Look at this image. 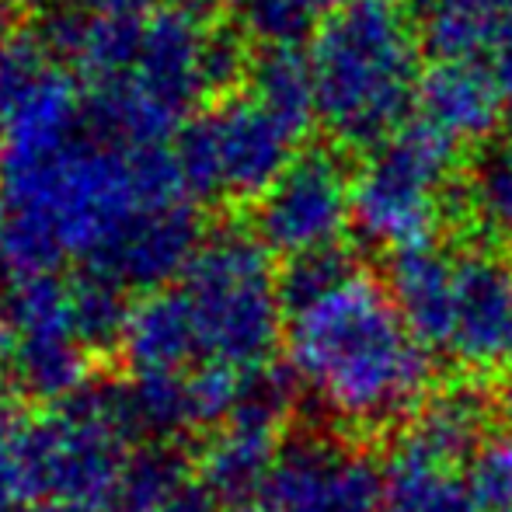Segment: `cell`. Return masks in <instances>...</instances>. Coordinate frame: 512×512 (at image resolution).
<instances>
[{
  "label": "cell",
  "instance_id": "ffe728a7",
  "mask_svg": "<svg viewBox=\"0 0 512 512\" xmlns=\"http://www.w3.org/2000/svg\"><path fill=\"white\" fill-rule=\"evenodd\" d=\"M422 46L439 60L481 63L512 18V0H418Z\"/></svg>",
  "mask_w": 512,
  "mask_h": 512
},
{
  "label": "cell",
  "instance_id": "30bf717a",
  "mask_svg": "<svg viewBox=\"0 0 512 512\" xmlns=\"http://www.w3.org/2000/svg\"><path fill=\"white\" fill-rule=\"evenodd\" d=\"M84 119L77 81L35 39L0 53V140L4 157H35L70 143Z\"/></svg>",
  "mask_w": 512,
  "mask_h": 512
},
{
  "label": "cell",
  "instance_id": "4dcf8cb0",
  "mask_svg": "<svg viewBox=\"0 0 512 512\" xmlns=\"http://www.w3.org/2000/svg\"><path fill=\"white\" fill-rule=\"evenodd\" d=\"M91 14H105V18H129L140 21L143 14H157L161 0H84Z\"/></svg>",
  "mask_w": 512,
  "mask_h": 512
},
{
  "label": "cell",
  "instance_id": "52a82bcc",
  "mask_svg": "<svg viewBox=\"0 0 512 512\" xmlns=\"http://www.w3.org/2000/svg\"><path fill=\"white\" fill-rule=\"evenodd\" d=\"M136 436L122 387H98L35 418L28 439L32 502H53L56 509L115 502Z\"/></svg>",
  "mask_w": 512,
  "mask_h": 512
},
{
  "label": "cell",
  "instance_id": "ba28073f",
  "mask_svg": "<svg viewBox=\"0 0 512 512\" xmlns=\"http://www.w3.org/2000/svg\"><path fill=\"white\" fill-rule=\"evenodd\" d=\"M297 140L276 115L244 95L185 122L171 150L192 199L258 203L293 164Z\"/></svg>",
  "mask_w": 512,
  "mask_h": 512
},
{
  "label": "cell",
  "instance_id": "3957f363",
  "mask_svg": "<svg viewBox=\"0 0 512 512\" xmlns=\"http://www.w3.org/2000/svg\"><path fill=\"white\" fill-rule=\"evenodd\" d=\"M422 32L405 0H349L310 42L317 119L345 147H380L418 102Z\"/></svg>",
  "mask_w": 512,
  "mask_h": 512
},
{
  "label": "cell",
  "instance_id": "f35d334b",
  "mask_svg": "<svg viewBox=\"0 0 512 512\" xmlns=\"http://www.w3.org/2000/svg\"><path fill=\"white\" fill-rule=\"evenodd\" d=\"M234 512H265L262 506H258V509H251V506H241V509H234Z\"/></svg>",
  "mask_w": 512,
  "mask_h": 512
},
{
  "label": "cell",
  "instance_id": "9c48e42d",
  "mask_svg": "<svg viewBox=\"0 0 512 512\" xmlns=\"http://www.w3.org/2000/svg\"><path fill=\"white\" fill-rule=\"evenodd\" d=\"M349 223L352 175L328 150L293 157L286 175L255 206V237L286 262L342 244Z\"/></svg>",
  "mask_w": 512,
  "mask_h": 512
},
{
  "label": "cell",
  "instance_id": "83f0119b",
  "mask_svg": "<svg viewBox=\"0 0 512 512\" xmlns=\"http://www.w3.org/2000/svg\"><path fill=\"white\" fill-rule=\"evenodd\" d=\"M32 422L35 418L18 401L0 394V512L32 502V478H28Z\"/></svg>",
  "mask_w": 512,
  "mask_h": 512
},
{
  "label": "cell",
  "instance_id": "f1b7e54d",
  "mask_svg": "<svg viewBox=\"0 0 512 512\" xmlns=\"http://www.w3.org/2000/svg\"><path fill=\"white\" fill-rule=\"evenodd\" d=\"M464 478L481 512L512 509V436H488L467 460Z\"/></svg>",
  "mask_w": 512,
  "mask_h": 512
},
{
  "label": "cell",
  "instance_id": "7402d4cb",
  "mask_svg": "<svg viewBox=\"0 0 512 512\" xmlns=\"http://www.w3.org/2000/svg\"><path fill=\"white\" fill-rule=\"evenodd\" d=\"M251 91L265 112H272L290 133L304 136L317 119V88L310 53L300 46H265L248 70Z\"/></svg>",
  "mask_w": 512,
  "mask_h": 512
},
{
  "label": "cell",
  "instance_id": "d4e9b609",
  "mask_svg": "<svg viewBox=\"0 0 512 512\" xmlns=\"http://www.w3.org/2000/svg\"><path fill=\"white\" fill-rule=\"evenodd\" d=\"M349 0H244V28L265 46H297Z\"/></svg>",
  "mask_w": 512,
  "mask_h": 512
},
{
  "label": "cell",
  "instance_id": "4316f807",
  "mask_svg": "<svg viewBox=\"0 0 512 512\" xmlns=\"http://www.w3.org/2000/svg\"><path fill=\"white\" fill-rule=\"evenodd\" d=\"M74 283V310H77V328H81L84 342L91 349L102 345H119L122 328L133 304H126V290L115 286L112 279L98 276V272H81Z\"/></svg>",
  "mask_w": 512,
  "mask_h": 512
},
{
  "label": "cell",
  "instance_id": "ac0fdd59",
  "mask_svg": "<svg viewBox=\"0 0 512 512\" xmlns=\"http://www.w3.org/2000/svg\"><path fill=\"white\" fill-rule=\"evenodd\" d=\"M112 506L119 512H216L220 502L189 460L168 446H150L129 453Z\"/></svg>",
  "mask_w": 512,
  "mask_h": 512
},
{
  "label": "cell",
  "instance_id": "2e32d148",
  "mask_svg": "<svg viewBox=\"0 0 512 512\" xmlns=\"http://www.w3.org/2000/svg\"><path fill=\"white\" fill-rule=\"evenodd\" d=\"M453 283H457V258L439 251L436 244H422L391 258L387 293L425 349L429 345L450 349Z\"/></svg>",
  "mask_w": 512,
  "mask_h": 512
},
{
  "label": "cell",
  "instance_id": "9a60e30c",
  "mask_svg": "<svg viewBox=\"0 0 512 512\" xmlns=\"http://www.w3.org/2000/svg\"><path fill=\"white\" fill-rule=\"evenodd\" d=\"M415 105L422 112V122L450 136L453 143L485 140L506 115L488 70L467 60L432 63L422 74Z\"/></svg>",
  "mask_w": 512,
  "mask_h": 512
},
{
  "label": "cell",
  "instance_id": "74e56055",
  "mask_svg": "<svg viewBox=\"0 0 512 512\" xmlns=\"http://www.w3.org/2000/svg\"><path fill=\"white\" fill-rule=\"evenodd\" d=\"M506 408H509V415H512V384L506 387Z\"/></svg>",
  "mask_w": 512,
  "mask_h": 512
},
{
  "label": "cell",
  "instance_id": "277c9868",
  "mask_svg": "<svg viewBox=\"0 0 512 512\" xmlns=\"http://www.w3.org/2000/svg\"><path fill=\"white\" fill-rule=\"evenodd\" d=\"M248 70L241 39L192 11H157L140 28L133 70L91 88L84 122L91 136L115 147H168L192 108Z\"/></svg>",
  "mask_w": 512,
  "mask_h": 512
},
{
  "label": "cell",
  "instance_id": "484cf974",
  "mask_svg": "<svg viewBox=\"0 0 512 512\" xmlns=\"http://www.w3.org/2000/svg\"><path fill=\"white\" fill-rule=\"evenodd\" d=\"M363 276L359 272V262L345 244H335V248H321V251H307L300 258H290L279 276V286H283V304L286 310H300L314 300L335 293L338 286H345L349 279Z\"/></svg>",
  "mask_w": 512,
  "mask_h": 512
},
{
  "label": "cell",
  "instance_id": "8992f818",
  "mask_svg": "<svg viewBox=\"0 0 512 512\" xmlns=\"http://www.w3.org/2000/svg\"><path fill=\"white\" fill-rule=\"evenodd\" d=\"M457 147L429 122H405L370 150L352 175V227L373 248L394 255L432 244L446 216Z\"/></svg>",
  "mask_w": 512,
  "mask_h": 512
},
{
  "label": "cell",
  "instance_id": "7c38bea8",
  "mask_svg": "<svg viewBox=\"0 0 512 512\" xmlns=\"http://www.w3.org/2000/svg\"><path fill=\"white\" fill-rule=\"evenodd\" d=\"M265 512H384V471L349 443L300 436L283 446L269 485Z\"/></svg>",
  "mask_w": 512,
  "mask_h": 512
},
{
  "label": "cell",
  "instance_id": "4fadbf2b",
  "mask_svg": "<svg viewBox=\"0 0 512 512\" xmlns=\"http://www.w3.org/2000/svg\"><path fill=\"white\" fill-rule=\"evenodd\" d=\"M450 352L474 373L512 366V262L492 248L457 258Z\"/></svg>",
  "mask_w": 512,
  "mask_h": 512
},
{
  "label": "cell",
  "instance_id": "5bb4252c",
  "mask_svg": "<svg viewBox=\"0 0 512 512\" xmlns=\"http://www.w3.org/2000/svg\"><path fill=\"white\" fill-rule=\"evenodd\" d=\"M203 223L192 203H171L136 216L119 241L88 272L112 279L122 290L157 293L189 272L192 258L203 248Z\"/></svg>",
  "mask_w": 512,
  "mask_h": 512
},
{
  "label": "cell",
  "instance_id": "6da1fadb",
  "mask_svg": "<svg viewBox=\"0 0 512 512\" xmlns=\"http://www.w3.org/2000/svg\"><path fill=\"white\" fill-rule=\"evenodd\" d=\"M192 203L171 147L126 150L74 136L35 157L0 164V262L18 276L56 272L63 258L88 269L147 209Z\"/></svg>",
  "mask_w": 512,
  "mask_h": 512
},
{
  "label": "cell",
  "instance_id": "603a6c76",
  "mask_svg": "<svg viewBox=\"0 0 512 512\" xmlns=\"http://www.w3.org/2000/svg\"><path fill=\"white\" fill-rule=\"evenodd\" d=\"M126 405L133 415L136 432L150 436H178V432L199 429L196 408H192L189 370L185 373H157V377H133L122 384Z\"/></svg>",
  "mask_w": 512,
  "mask_h": 512
},
{
  "label": "cell",
  "instance_id": "ab89813d",
  "mask_svg": "<svg viewBox=\"0 0 512 512\" xmlns=\"http://www.w3.org/2000/svg\"><path fill=\"white\" fill-rule=\"evenodd\" d=\"M0 164H4V140H0Z\"/></svg>",
  "mask_w": 512,
  "mask_h": 512
},
{
  "label": "cell",
  "instance_id": "e0dca14e",
  "mask_svg": "<svg viewBox=\"0 0 512 512\" xmlns=\"http://www.w3.org/2000/svg\"><path fill=\"white\" fill-rule=\"evenodd\" d=\"M119 349L133 377L192 370L199 359V342L182 293L157 290L136 300L122 328Z\"/></svg>",
  "mask_w": 512,
  "mask_h": 512
},
{
  "label": "cell",
  "instance_id": "7a4b0ae2",
  "mask_svg": "<svg viewBox=\"0 0 512 512\" xmlns=\"http://www.w3.org/2000/svg\"><path fill=\"white\" fill-rule=\"evenodd\" d=\"M293 377L331 415L356 429H384L425 405L432 359L411 335L391 293L356 276L290 314Z\"/></svg>",
  "mask_w": 512,
  "mask_h": 512
},
{
  "label": "cell",
  "instance_id": "8fae6325",
  "mask_svg": "<svg viewBox=\"0 0 512 512\" xmlns=\"http://www.w3.org/2000/svg\"><path fill=\"white\" fill-rule=\"evenodd\" d=\"M286 405H290V384L283 373L272 366L251 370L241 405L206 443L199 464V474L216 502H234L241 509L255 495L262 499L272 467L283 453L279 425L286 418Z\"/></svg>",
  "mask_w": 512,
  "mask_h": 512
},
{
  "label": "cell",
  "instance_id": "d590c367",
  "mask_svg": "<svg viewBox=\"0 0 512 512\" xmlns=\"http://www.w3.org/2000/svg\"><path fill=\"white\" fill-rule=\"evenodd\" d=\"M11 4H21V7H46V4H53V0H11Z\"/></svg>",
  "mask_w": 512,
  "mask_h": 512
},
{
  "label": "cell",
  "instance_id": "d6986e66",
  "mask_svg": "<svg viewBox=\"0 0 512 512\" xmlns=\"http://www.w3.org/2000/svg\"><path fill=\"white\" fill-rule=\"evenodd\" d=\"M488 429V398L485 391L471 384H457L450 391H439L418 408V418L408 425L401 443L425 453L443 464H467Z\"/></svg>",
  "mask_w": 512,
  "mask_h": 512
},
{
  "label": "cell",
  "instance_id": "836d02e7",
  "mask_svg": "<svg viewBox=\"0 0 512 512\" xmlns=\"http://www.w3.org/2000/svg\"><path fill=\"white\" fill-rule=\"evenodd\" d=\"M11 46V21H7V11L4 4H0V53Z\"/></svg>",
  "mask_w": 512,
  "mask_h": 512
},
{
  "label": "cell",
  "instance_id": "8d00e7d4",
  "mask_svg": "<svg viewBox=\"0 0 512 512\" xmlns=\"http://www.w3.org/2000/svg\"><path fill=\"white\" fill-rule=\"evenodd\" d=\"M63 512H119L115 506H91V509H63Z\"/></svg>",
  "mask_w": 512,
  "mask_h": 512
},
{
  "label": "cell",
  "instance_id": "5b68a950",
  "mask_svg": "<svg viewBox=\"0 0 512 512\" xmlns=\"http://www.w3.org/2000/svg\"><path fill=\"white\" fill-rule=\"evenodd\" d=\"M203 363L262 370L283 331V286L272 251L244 230H216L182 276Z\"/></svg>",
  "mask_w": 512,
  "mask_h": 512
},
{
  "label": "cell",
  "instance_id": "f546056e",
  "mask_svg": "<svg viewBox=\"0 0 512 512\" xmlns=\"http://www.w3.org/2000/svg\"><path fill=\"white\" fill-rule=\"evenodd\" d=\"M481 67H485L488 77H492L495 95H499V102H502V112L512 119V18L502 25V32L495 35V42L488 46Z\"/></svg>",
  "mask_w": 512,
  "mask_h": 512
},
{
  "label": "cell",
  "instance_id": "b9f144b4",
  "mask_svg": "<svg viewBox=\"0 0 512 512\" xmlns=\"http://www.w3.org/2000/svg\"><path fill=\"white\" fill-rule=\"evenodd\" d=\"M506 512H512V509H506Z\"/></svg>",
  "mask_w": 512,
  "mask_h": 512
},
{
  "label": "cell",
  "instance_id": "d6a6232c",
  "mask_svg": "<svg viewBox=\"0 0 512 512\" xmlns=\"http://www.w3.org/2000/svg\"><path fill=\"white\" fill-rule=\"evenodd\" d=\"M7 356H11V328H7V317L0 310V366L7 363Z\"/></svg>",
  "mask_w": 512,
  "mask_h": 512
},
{
  "label": "cell",
  "instance_id": "1f68e13d",
  "mask_svg": "<svg viewBox=\"0 0 512 512\" xmlns=\"http://www.w3.org/2000/svg\"><path fill=\"white\" fill-rule=\"evenodd\" d=\"M185 11L192 14H216L223 11V7H234V4H244V0H182Z\"/></svg>",
  "mask_w": 512,
  "mask_h": 512
},
{
  "label": "cell",
  "instance_id": "e575fe53",
  "mask_svg": "<svg viewBox=\"0 0 512 512\" xmlns=\"http://www.w3.org/2000/svg\"><path fill=\"white\" fill-rule=\"evenodd\" d=\"M11 512H63V509H56V506H42V502H28V506H18V509H11Z\"/></svg>",
  "mask_w": 512,
  "mask_h": 512
},
{
  "label": "cell",
  "instance_id": "44dd1931",
  "mask_svg": "<svg viewBox=\"0 0 512 512\" xmlns=\"http://www.w3.org/2000/svg\"><path fill=\"white\" fill-rule=\"evenodd\" d=\"M384 506L387 512H481L457 467L425 457L401 439L384 467Z\"/></svg>",
  "mask_w": 512,
  "mask_h": 512
},
{
  "label": "cell",
  "instance_id": "cb8c5ba5",
  "mask_svg": "<svg viewBox=\"0 0 512 512\" xmlns=\"http://www.w3.org/2000/svg\"><path fill=\"white\" fill-rule=\"evenodd\" d=\"M471 216L485 234L512 248V133H502L478 154L467 182Z\"/></svg>",
  "mask_w": 512,
  "mask_h": 512
},
{
  "label": "cell",
  "instance_id": "60d3db41",
  "mask_svg": "<svg viewBox=\"0 0 512 512\" xmlns=\"http://www.w3.org/2000/svg\"><path fill=\"white\" fill-rule=\"evenodd\" d=\"M0 269H4V262H0Z\"/></svg>",
  "mask_w": 512,
  "mask_h": 512
}]
</instances>
